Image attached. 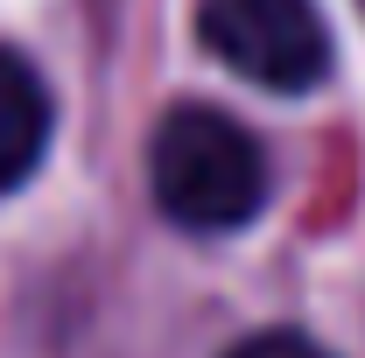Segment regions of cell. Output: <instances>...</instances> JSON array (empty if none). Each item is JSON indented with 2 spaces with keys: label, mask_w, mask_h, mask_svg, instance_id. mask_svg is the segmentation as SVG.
<instances>
[{
  "label": "cell",
  "mask_w": 365,
  "mask_h": 358,
  "mask_svg": "<svg viewBox=\"0 0 365 358\" xmlns=\"http://www.w3.org/2000/svg\"><path fill=\"white\" fill-rule=\"evenodd\" d=\"M43 148H49V91L29 56L0 49V190L29 183Z\"/></svg>",
  "instance_id": "3957f363"
},
{
  "label": "cell",
  "mask_w": 365,
  "mask_h": 358,
  "mask_svg": "<svg viewBox=\"0 0 365 358\" xmlns=\"http://www.w3.org/2000/svg\"><path fill=\"white\" fill-rule=\"evenodd\" d=\"M204 49L267 91H309L330 71V29L317 0H197Z\"/></svg>",
  "instance_id": "7a4b0ae2"
},
{
  "label": "cell",
  "mask_w": 365,
  "mask_h": 358,
  "mask_svg": "<svg viewBox=\"0 0 365 358\" xmlns=\"http://www.w3.org/2000/svg\"><path fill=\"white\" fill-rule=\"evenodd\" d=\"M232 358H330V352L309 344V337H295V330H267V337H246Z\"/></svg>",
  "instance_id": "277c9868"
},
{
  "label": "cell",
  "mask_w": 365,
  "mask_h": 358,
  "mask_svg": "<svg viewBox=\"0 0 365 358\" xmlns=\"http://www.w3.org/2000/svg\"><path fill=\"white\" fill-rule=\"evenodd\" d=\"M148 176H155V204L190 232H232L267 204L260 140L211 106H182L155 127Z\"/></svg>",
  "instance_id": "6da1fadb"
}]
</instances>
